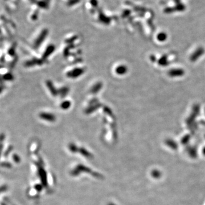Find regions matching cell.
<instances>
[{
    "mask_svg": "<svg viewBox=\"0 0 205 205\" xmlns=\"http://www.w3.org/2000/svg\"><path fill=\"white\" fill-rule=\"evenodd\" d=\"M184 73V71L182 69H173L169 71L168 74L171 77H181Z\"/></svg>",
    "mask_w": 205,
    "mask_h": 205,
    "instance_id": "cell-1",
    "label": "cell"
},
{
    "mask_svg": "<svg viewBox=\"0 0 205 205\" xmlns=\"http://www.w3.org/2000/svg\"><path fill=\"white\" fill-rule=\"evenodd\" d=\"M203 52H204V50H203V49H202L201 47V48H199L191 56L190 60H191V61H193V62L195 61L196 60H197L198 58H199L203 54Z\"/></svg>",
    "mask_w": 205,
    "mask_h": 205,
    "instance_id": "cell-2",
    "label": "cell"
},
{
    "mask_svg": "<svg viewBox=\"0 0 205 205\" xmlns=\"http://www.w3.org/2000/svg\"><path fill=\"white\" fill-rule=\"evenodd\" d=\"M158 63L161 66H166L168 65V62H167V59L166 56H163L160 58Z\"/></svg>",
    "mask_w": 205,
    "mask_h": 205,
    "instance_id": "cell-3",
    "label": "cell"
},
{
    "mask_svg": "<svg viewBox=\"0 0 205 205\" xmlns=\"http://www.w3.org/2000/svg\"><path fill=\"white\" fill-rule=\"evenodd\" d=\"M167 38L166 35H163V34H160V35L158 36V39L161 41V42H163V41H165Z\"/></svg>",
    "mask_w": 205,
    "mask_h": 205,
    "instance_id": "cell-4",
    "label": "cell"
},
{
    "mask_svg": "<svg viewBox=\"0 0 205 205\" xmlns=\"http://www.w3.org/2000/svg\"><path fill=\"white\" fill-rule=\"evenodd\" d=\"M1 91H2V90H1V88H0V92H1Z\"/></svg>",
    "mask_w": 205,
    "mask_h": 205,
    "instance_id": "cell-5",
    "label": "cell"
}]
</instances>
